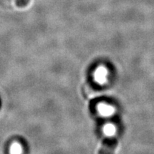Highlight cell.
Returning <instances> with one entry per match:
<instances>
[{
  "instance_id": "cell-1",
  "label": "cell",
  "mask_w": 154,
  "mask_h": 154,
  "mask_svg": "<svg viewBox=\"0 0 154 154\" xmlns=\"http://www.w3.org/2000/svg\"><path fill=\"white\" fill-rule=\"evenodd\" d=\"M109 72L104 66H99L96 69L94 74V80L99 84H103L107 82Z\"/></svg>"
},
{
  "instance_id": "cell-2",
  "label": "cell",
  "mask_w": 154,
  "mask_h": 154,
  "mask_svg": "<svg viewBox=\"0 0 154 154\" xmlns=\"http://www.w3.org/2000/svg\"><path fill=\"white\" fill-rule=\"evenodd\" d=\"M97 111L100 113V115L104 117L111 116L115 113V108L110 104L101 103L98 105Z\"/></svg>"
},
{
  "instance_id": "cell-3",
  "label": "cell",
  "mask_w": 154,
  "mask_h": 154,
  "mask_svg": "<svg viewBox=\"0 0 154 154\" xmlns=\"http://www.w3.org/2000/svg\"><path fill=\"white\" fill-rule=\"evenodd\" d=\"M117 129L116 127L114 124H106L103 126V132L106 136H109V137H111V136H115L116 134Z\"/></svg>"
},
{
  "instance_id": "cell-4",
  "label": "cell",
  "mask_w": 154,
  "mask_h": 154,
  "mask_svg": "<svg viewBox=\"0 0 154 154\" xmlns=\"http://www.w3.org/2000/svg\"><path fill=\"white\" fill-rule=\"evenodd\" d=\"M115 146L114 144L108 143L103 146L99 154H113L114 153Z\"/></svg>"
},
{
  "instance_id": "cell-5",
  "label": "cell",
  "mask_w": 154,
  "mask_h": 154,
  "mask_svg": "<svg viewBox=\"0 0 154 154\" xmlns=\"http://www.w3.org/2000/svg\"><path fill=\"white\" fill-rule=\"evenodd\" d=\"M29 2V0H16L17 5L19 7H24L26 6Z\"/></svg>"
}]
</instances>
